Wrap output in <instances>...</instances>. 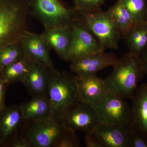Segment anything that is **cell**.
Here are the masks:
<instances>
[{"label":"cell","mask_w":147,"mask_h":147,"mask_svg":"<svg viewBox=\"0 0 147 147\" xmlns=\"http://www.w3.org/2000/svg\"><path fill=\"white\" fill-rule=\"evenodd\" d=\"M30 8L26 0H0V50L20 41L27 31Z\"/></svg>","instance_id":"6da1fadb"},{"label":"cell","mask_w":147,"mask_h":147,"mask_svg":"<svg viewBox=\"0 0 147 147\" xmlns=\"http://www.w3.org/2000/svg\"><path fill=\"white\" fill-rule=\"evenodd\" d=\"M105 79L108 90L125 98H132L145 74L140 57L129 53L119 59Z\"/></svg>","instance_id":"7a4b0ae2"},{"label":"cell","mask_w":147,"mask_h":147,"mask_svg":"<svg viewBox=\"0 0 147 147\" xmlns=\"http://www.w3.org/2000/svg\"><path fill=\"white\" fill-rule=\"evenodd\" d=\"M47 96L51 108L50 117L61 123L67 111L79 101L74 75L49 69Z\"/></svg>","instance_id":"3957f363"},{"label":"cell","mask_w":147,"mask_h":147,"mask_svg":"<svg viewBox=\"0 0 147 147\" xmlns=\"http://www.w3.org/2000/svg\"><path fill=\"white\" fill-rule=\"evenodd\" d=\"M77 21L91 32L103 50L118 48L121 35L109 10L77 12Z\"/></svg>","instance_id":"277c9868"},{"label":"cell","mask_w":147,"mask_h":147,"mask_svg":"<svg viewBox=\"0 0 147 147\" xmlns=\"http://www.w3.org/2000/svg\"><path fill=\"white\" fill-rule=\"evenodd\" d=\"M30 9L40 21L45 30L71 26L77 21V12L59 0H30Z\"/></svg>","instance_id":"5b68a950"},{"label":"cell","mask_w":147,"mask_h":147,"mask_svg":"<svg viewBox=\"0 0 147 147\" xmlns=\"http://www.w3.org/2000/svg\"><path fill=\"white\" fill-rule=\"evenodd\" d=\"M101 123L129 127L131 125V110L124 98L108 90L96 104L92 105Z\"/></svg>","instance_id":"8992f818"},{"label":"cell","mask_w":147,"mask_h":147,"mask_svg":"<svg viewBox=\"0 0 147 147\" xmlns=\"http://www.w3.org/2000/svg\"><path fill=\"white\" fill-rule=\"evenodd\" d=\"M63 128L61 123L50 117L41 120L25 122L20 133L31 147H53Z\"/></svg>","instance_id":"52a82bcc"},{"label":"cell","mask_w":147,"mask_h":147,"mask_svg":"<svg viewBox=\"0 0 147 147\" xmlns=\"http://www.w3.org/2000/svg\"><path fill=\"white\" fill-rule=\"evenodd\" d=\"M72 36L69 49L68 61L105 51L97 38L86 27L77 21L71 26Z\"/></svg>","instance_id":"ba28073f"},{"label":"cell","mask_w":147,"mask_h":147,"mask_svg":"<svg viewBox=\"0 0 147 147\" xmlns=\"http://www.w3.org/2000/svg\"><path fill=\"white\" fill-rule=\"evenodd\" d=\"M61 123L67 128L86 133L94 131L101 122L92 106L79 101L67 111Z\"/></svg>","instance_id":"9c48e42d"},{"label":"cell","mask_w":147,"mask_h":147,"mask_svg":"<svg viewBox=\"0 0 147 147\" xmlns=\"http://www.w3.org/2000/svg\"><path fill=\"white\" fill-rule=\"evenodd\" d=\"M74 82L79 100L90 105H94L108 91L105 79L96 74L74 75Z\"/></svg>","instance_id":"30bf717a"},{"label":"cell","mask_w":147,"mask_h":147,"mask_svg":"<svg viewBox=\"0 0 147 147\" xmlns=\"http://www.w3.org/2000/svg\"><path fill=\"white\" fill-rule=\"evenodd\" d=\"M24 121L20 105L5 106L0 110V146L7 147L20 133Z\"/></svg>","instance_id":"8fae6325"},{"label":"cell","mask_w":147,"mask_h":147,"mask_svg":"<svg viewBox=\"0 0 147 147\" xmlns=\"http://www.w3.org/2000/svg\"><path fill=\"white\" fill-rule=\"evenodd\" d=\"M118 59L114 54L101 51L71 62L70 70L76 75L96 74L104 69L113 67Z\"/></svg>","instance_id":"7c38bea8"},{"label":"cell","mask_w":147,"mask_h":147,"mask_svg":"<svg viewBox=\"0 0 147 147\" xmlns=\"http://www.w3.org/2000/svg\"><path fill=\"white\" fill-rule=\"evenodd\" d=\"M24 55L32 60L45 65L49 69H55L49 49L42 35L27 30L20 40Z\"/></svg>","instance_id":"4fadbf2b"},{"label":"cell","mask_w":147,"mask_h":147,"mask_svg":"<svg viewBox=\"0 0 147 147\" xmlns=\"http://www.w3.org/2000/svg\"><path fill=\"white\" fill-rule=\"evenodd\" d=\"M130 127L101 123L94 132L103 147H129Z\"/></svg>","instance_id":"5bb4252c"},{"label":"cell","mask_w":147,"mask_h":147,"mask_svg":"<svg viewBox=\"0 0 147 147\" xmlns=\"http://www.w3.org/2000/svg\"><path fill=\"white\" fill-rule=\"evenodd\" d=\"M132 98L131 126L147 138V84L138 86Z\"/></svg>","instance_id":"9a60e30c"},{"label":"cell","mask_w":147,"mask_h":147,"mask_svg":"<svg viewBox=\"0 0 147 147\" xmlns=\"http://www.w3.org/2000/svg\"><path fill=\"white\" fill-rule=\"evenodd\" d=\"M49 81V68L41 63L32 61L22 83L32 94L42 95L47 94Z\"/></svg>","instance_id":"2e32d148"},{"label":"cell","mask_w":147,"mask_h":147,"mask_svg":"<svg viewBox=\"0 0 147 147\" xmlns=\"http://www.w3.org/2000/svg\"><path fill=\"white\" fill-rule=\"evenodd\" d=\"M41 35L48 47L53 49L62 59L67 61L72 36L71 26L62 28L45 30Z\"/></svg>","instance_id":"e0dca14e"},{"label":"cell","mask_w":147,"mask_h":147,"mask_svg":"<svg viewBox=\"0 0 147 147\" xmlns=\"http://www.w3.org/2000/svg\"><path fill=\"white\" fill-rule=\"evenodd\" d=\"M25 122L41 120L51 116L47 95L34 96L29 101L20 105Z\"/></svg>","instance_id":"ac0fdd59"},{"label":"cell","mask_w":147,"mask_h":147,"mask_svg":"<svg viewBox=\"0 0 147 147\" xmlns=\"http://www.w3.org/2000/svg\"><path fill=\"white\" fill-rule=\"evenodd\" d=\"M123 37L129 53L140 57L147 45V21L134 24Z\"/></svg>","instance_id":"d6986e66"},{"label":"cell","mask_w":147,"mask_h":147,"mask_svg":"<svg viewBox=\"0 0 147 147\" xmlns=\"http://www.w3.org/2000/svg\"><path fill=\"white\" fill-rule=\"evenodd\" d=\"M32 61L24 55L20 59L2 69L1 72L5 82L9 85L18 82L23 83L28 73Z\"/></svg>","instance_id":"ffe728a7"},{"label":"cell","mask_w":147,"mask_h":147,"mask_svg":"<svg viewBox=\"0 0 147 147\" xmlns=\"http://www.w3.org/2000/svg\"><path fill=\"white\" fill-rule=\"evenodd\" d=\"M108 10L117 24L121 36L128 32L135 24L121 0H118Z\"/></svg>","instance_id":"44dd1931"},{"label":"cell","mask_w":147,"mask_h":147,"mask_svg":"<svg viewBox=\"0 0 147 147\" xmlns=\"http://www.w3.org/2000/svg\"><path fill=\"white\" fill-rule=\"evenodd\" d=\"M134 24L147 21V0H121Z\"/></svg>","instance_id":"7402d4cb"},{"label":"cell","mask_w":147,"mask_h":147,"mask_svg":"<svg viewBox=\"0 0 147 147\" xmlns=\"http://www.w3.org/2000/svg\"><path fill=\"white\" fill-rule=\"evenodd\" d=\"M24 55L20 41L2 48L0 50V70L20 59Z\"/></svg>","instance_id":"603a6c76"},{"label":"cell","mask_w":147,"mask_h":147,"mask_svg":"<svg viewBox=\"0 0 147 147\" xmlns=\"http://www.w3.org/2000/svg\"><path fill=\"white\" fill-rule=\"evenodd\" d=\"M80 146V142L76 131L63 126L62 131L53 147Z\"/></svg>","instance_id":"cb8c5ba5"},{"label":"cell","mask_w":147,"mask_h":147,"mask_svg":"<svg viewBox=\"0 0 147 147\" xmlns=\"http://www.w3.org/2000/svg\"><path fill=\"white\" fill-rule=\"evenodd\" d=\"M105 0H74V9L79 12H91L101 10Z\"/></svg>","instance_id":"d4e9b609"},{"label":"cell","mask_w":147,"mask_h":147,"mask_svg":"<svg viewBox=\"0 0 147 147\" xmlns=\"http://www.w3.org/2000/svg\"><path fill=\"white\" fill-rule=\"evenodd\" d=\"M129 147H147V138L131 126L129 129Z\"/></svg>","instance_id":"484cf974"},{"label":"cell","mask_w":147,"mask_h":147,"mask_svg":"<svg viewBox=\"0 0 147 147\" xmlns=\"http://www.w3.org/2000/svg\"><path fill=\"white\" fill-rule=\"evenodd\" d=\"M84 142L86 147H103L94 132L85 133Z\"/></svg>","instance_id":"4316f807"},{"label":"cell","mask_w":147,"mask_h":147,"mask_svg":"<svg viewBox=\"0 0 147 147\" xmlns=\"http://www.w3.org/2000/svg\"><path fill=\"white\" fill-rule=\"evenodd\" d=\"M7 147H31L26 139L20 133L9 142Z\"/></svg>","instance_id":"83f0119b"},{"label":"cell","mask_w":147,"mask_h":147,"mask_svg":"<svg viewBox=\"0 0 147 147\" xmlns=\"http://www.w3.org/2000/svg\"><path fill=\"white\" fill-rule=\"evenodd\" d=\"M9 85L4 79L0 70V110L5 106L6 93Z\"/></svg>","instance_id":"f1b7e54d"},{"label":"cell","mask_w":147,"mask_h":147,"mask_svg":"<svg viewBox=\"0 0 147 147\" xmlns=\"http://www.w3.org/2000/svg\"><path fill=\"white\" fill-rule=\"evenodd\" d=\"M145 74L147 75V45L140 56Z\"/></svg>","instance_id":"f546056e"}]
</instances>
